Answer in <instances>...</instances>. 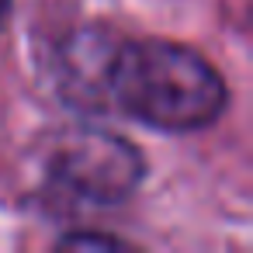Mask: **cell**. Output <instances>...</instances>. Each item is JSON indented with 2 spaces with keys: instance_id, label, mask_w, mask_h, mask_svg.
Masks as SVG:
<instances>
[{
  "instance_id": "obj_4",
  "label": "cell",
  "mask_w": 253,
  "mask_h": 253,
  "mask_svg": "<svg viewBox=\"0 0 253 253\" xmlns=\"http://www.w3.org/2000/svg\"><path fill=\"white\" fill-rule=\"evenodd\" d=\"M125 243L101 232H70L59 239V250H122Z\"/></svg>"
},
{
  "instance_id": "obj_5",
  "label": "cell",
  "mask_w": 253,
  "mask_h": 253,
  "mask_svg": "<svg viewBox=\"0 0 253 253\" xmlns=\"http://www.w3.org/2000/svg\"><path fill=\"white\" fill-rule=\"evenodd\" d=\"M7 7H11V0H0V18L7 14Z\"/></svg>"
},
{
  "instance_id": "obj_3",
  "label": "cell",
  "mask_w": 253,
  "mask_h": 253,
  "mask_svg": "<svg viewBox=\"0 0 253 253\" xmlns=\"http://www.w3.org/2000/svg\"><path fill=\"white\" fill-rule=\"evenodd\" d=\"M118 39L104 28H80L70 35L56 56L63 97L77 108H104L108 104V70Z\"/></svg>"
},
{
  "instance_id": "obj_2",
  "label": "cell",
  "mask_w": 253,
  "mask_h": 253,
  "mask_svg": "<svg viewBox=\"0 0 253 253\" xmlns=\"http://www.w3.org/2000/svg\"><path fill=\"white\" fill-rule=\"evenodd\" d=\"M45 177L63 198L77 205L111 208L142 184L146 160L128 139L108 128L73 125L49 146Z\"/></svg>"
},
{
  "instance_id": "obj_1",
  "label": "cell",
  "mask_w": 253,
  "mask_h": 253,
  "mask_svg": "<svg viewBox=\"0 0 253 253\" xmlns=\"http://www.w3.org/2000/svg\"><path fill=\"white\" fill-rule=\"evenodd\" d=\"M229 101L222 73L194 49L167 39L118 42L108 70V104L156 132H201Z\"/></svg>"
}]
</instances>
